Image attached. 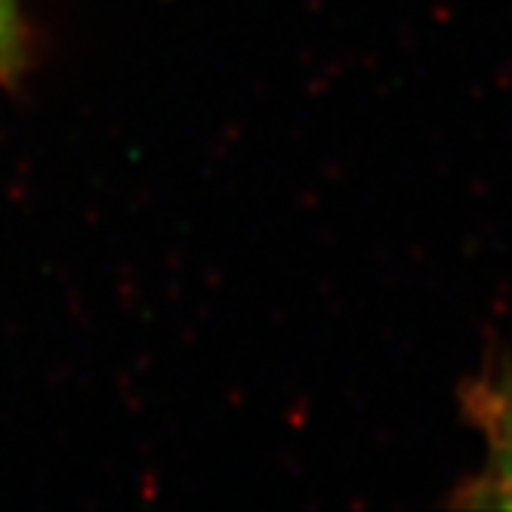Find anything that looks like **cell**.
Returning <instances> with one entry per match:
<instances>
[{"label":"cell","instance_id":"7a4b0ae2","mask_svg":"<svg viewBox=\"0 0 512 512\" xmlns=\"http://www.w3.org/2000/svg\"><path fill=\"white\" fill-rule=\"evenodd\" d=\"M28 62L25 22L16 0H0V84H13Z\"/></svg>","mask_w":512,"mask_h":512},{"label":"cell","instance_id":"6da1fadb","mask_svg":"<svg viewBox=\"0 0 512 512\" xmlns=\"http://www.w3.org/2000/svg\"><path fill=\"white\" fill-rule=\"evenodd\" d=\"M469 411L491 445V463L479 491H485V503L512 509V383L491 377L475 383L469 389Z\"/></svg>","mask_w":512,"mask_h":512}]
</instances>
